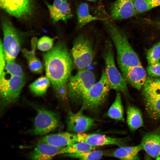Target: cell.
<instances>
[{
    "label": "cell",
    "mask_w": 160,
    "mask_h": 160,
    "mask_svg": "<svg viewBox=\"0 0 160 160\" xmlns=\"http://www.w3.org/2000/svg\"><path fill=\"white\" fill-rule=\"evenodd\" d=\"M43 59L46 76L57 96L62 100L66 99L73 65L71 57L67 48L64 43H59L45 53Z\"/></svg>",
    "instance_id": "1"
},
{
    "label": "cell",
    "mask_w": 160,
    "mask_h": 160,
    "mask_svg": "<svg viewBox=\"0 0 160 160\" xmlns=\"http://www.w3.org/2000/svg\"><path fill=\"white\" fill-rule=\"evenodd\" d=\"M127 122L129 129L134 131L142 127L143 122L140 111L137 107L128 106L127 110Z\"/></svg>",
    "instance_id": "19"
},
{
    "label": "cell",
    "mask_w": 160,
    "mask_h": 160,
    "mask_svg": "<svg viewBox=\"0 0 160 160\" xmlns=\"http://www.w3.org/2000/svg\"><path fill=\"white\" fill-rule=\"evenodd\" d=\"M107 115L113 119L121 121L124 120V110L119 92H117L114 101L108 109Z\"/></svg>",
    "instance_id": "23"
},
{
    "label": "cell",
    "mask_w": 160,
    "mask_h": 160,
    "mask_svg": "<svg viewBox=\"0 0 160 160\" xmlns=\"http://www.w3.org/2000/svg\"><path fill=\"white\" fill-rule=\"evenodd\" d=\"M143 149L150 156L157 158L160 152V135L149 133L143 137L141 143Z\"/></svg>",
    "instance_id": "18"
},
{
    "label": "cell",
    "mask_w": 160,
    "mask_h": 160,
    "mask_svg": "<svg viewBox=\"0 0 160 160\" xmlns=\"http://www.w3.org/2000/svg\"><path fill=\"white\" fill-rule=\"evenodd\" d=\"M111 89L105 71L99 80L95 82L84 95L81 110H94L104 102Z\"/></svg>",
    "instance_id": "4"
},
{
    "label": "cell",
    "mask_w": 160,
    "mask_h": 160,
    "mask_svg": "<svg viewBox=\"0 0 160 160\" xmlns=\"http://www.w3.org/2000/svg\"><path fill=\"white\" fill-rule=\"evenodd\" d=\"M158 79L160 81V79Z\"/></svg>",
    "instance_id": "39"
},
{
    "label": "cell",
    "mask_w": 160,
    "mask_h": 160,
    "mask_svg": "<svg viewBox=\"0 0 160 160\" xmlns=\"http://www.w3.org/2000/svg\"><path fill=\"white\" fill-rule=\"evenodd\" d=\"M78 142H84L95 146L108 145L122 146L125 141L123 139L110 137L99 134H77Z\"/></svg>",
    "instance_id": "12"
},
{
    "label": "cell",
    "mask_w": 160,
    "mask_h": 160,
    "mask_svg": "<svg viewBox=\"0 0 160 160\" xmlns=\"http://www.w3.org/2000/svg\"><path fill=\"white\" fill-rule=\"evenodd\" d=\"M158 4L159 6H160V0H155Z\"/></svg>",
    "instance_id": "35"
},
{
    "label": "cell",
    "mask_w": 160,
    "mask_h": 160,
    "mask_svg": "<svg viewBox=\"0 0 160 160\" xmlns=\"http://www.w3.org/2000/svg\"><path fill=\"white\" fill-rule=\"evenodd\" d=\"M47 6L54 23L60 20L66 21L73 16L70 5L66 0H55L52 4H47Z\"/></svg>",
    "instance_id": "14"
},
{
    "label": "cell",
    "mask_w": 160,
    "mask_h": 160,
    "mask_svg": "<svg viewBox=\"0 0 160 160\" xmlns=\"http://www.w3.org/2000/svg\"><path fill=\"white\" fill-rule=\"evenodd\" d=\"M147 60L149 65L159 62L160 60V40L154 44L147 53Z\"/></svg>",
    "instance_id": "30"
},
{
    "label": "cell",
    "mask_w": 160,
    "mask_h": 160,
    "mask_svg": "<svg viewBox=\"0 0 160 160\" xmlns=\"http://www.w3.org/2000/svg\"><path fill=\"white\" fill-rule=\"evenodd\" d=\"M103 21L116 48L117 63L121 73L131 67L141 65L138 55L130 44L126 35L113 23L106 19Z\"/></svg>",
    "instance_id": "2"
},
{
    "label": "cell",
    "mask_w": 160,
    "mask_h": 160,
    "mask_svg": "<svg viewBox=\"0 0 160 160\" xmlns=\"http://www.w3.org/2000/svg\"><path fill=\"white\" fill-rule=\"evenodd\" d=\"M92 44L87 38L80 36L75 39L71 49L73 62L79 70L87 68L94 57Z\"/></svg>",
    "instance_id": "7"
},
{
    "label": "cell",
    "mask_w": 160,
    "mask_h": 160,
    "mask_svg": "<svg viewBox=\"0 0 160 160\" xmlns=\"http://www.w3.org/2000/svg\"><path fill=\"white\" fill-rule=\"evenodd\" d=\"M158 27L160 29V22H159L158 24Z\"/></svg>",
    "instance_id": "37"
},
{
    "label": "cell",
    "mask_w": 160,
    "mask_h": 160,
    "mask_svg": "<svg viewBox=\"0 0 160 160\" xmlns=\"http://www.w3.org/2000/svg\"><path fill=\"white\" fill-rule=\"evenodd\" d=\"M40 142L64 147L78 142L77 134L69 132L50 134L43 137Z\"/></svg>",
    "instance_id": "17"
},
{
    "label": "cell",
    "mask_w": 160,
    "mask_h": 160,
    "mask_svg": "<svg viewBox=\"0 0 160 160\" xmlns=\"http://www.w3.org/2000/svg\"><path fill=\"white\" fill-rule=\"evenodd\" d=\"M87 0V1H89L93 2V1H95L97 0Z\"/></svg>",
    "instance_id": "38"
},
{
    "label": "cell",
    "mask_w": 160,
    "mask_h": 160,
    "mask_svg": "<svg viewBox=\"0 0 160 160\" xmlns=\"http://www.w3.org/2000/svg\"><path fill=\"white\" fill-rule=\"evenodd\" d=\"M95 83L93 72L85 68L71 76L68 84V95L74 102H82L85 93Z\"/></svg>",
    "instance_id": "5"
},
{
    "label": "cell",
    "mask_w": 160,
    "mask_h": 160,
    "mask_svg": "<svg viewBox=\"0 0 160 160\" xmlns=\"http://www.w3.org/2000/svg\"><path fill=\"white\" fill-rule=\"evenodd\" d=\"M134 5L137 14L145 12L159 7L155 0H134Z\"/></svg>",
    "instance_id": "28"
},
{
    "label": "cell",
    "mask_w": 160,
    "mask_h": 160,
    "mask_svg": "<svg viewBox=\"0 0 160 160\" xmlns=\"http://www.w3.org/2000/svg\"><path fill=\"white\" fill-rule=\"evenodd\" d=\"M59 124V118L56 113L44 108H39L37 109L32 132L36 135H43L55 129Z\"/></svg>",
    "instance_id": "9"
},
{
    "label": "cell",
    "mask_w": 160,
    "mask_h": 160,
    "mask_svg": "<svg viewBox=\"0 0 160 160\" xmlns=\"http://www.w3.org/2000/svg\"><path fill=\"white\" fill-rule=\"evenodd\" d=\"M64 147H58L40 142L30 155L31 159L36 160L52 159L56 155L62 154Z\"/></svg>",
    "instance_id": "15"
},
{
    "label": "cell",
    "mask_w": 160,
    "mask_h": 160,
    "mask_svg": "<svg viewBox=\"0 0 160 160\" xmlns=\"http://www.w3.org/2000/svg\"><path fill=\"white\" fill-rule=\"evenodd\" d=\"M143 95L145 109L148 114L153 119H160V97Z\"/></svg>",
    "instance_id": "21"
},
{
    "label": "cell",
    "mask_w": 160,
    "mask_h": 160,
    "mask_svg": "<svg viewBox=\"0 0 160 160\" xmlns=\"http://www.w3.org/2000/svg\"><path fill=\"white\" fill-rule=\"evenodd\" d=\"M4 71L0 74L1 106L2 109L18 99L25 83L24 77L10 76L6 78Z\"/></svg>",
    "instance_id": "6"
},
{
    "label": "cell",
    "mask_w": 160,
    "mask_h": 160,
    "mask_svg": "<svg viewBox=\"0 0 160 160\" xmlns=\"http://www.w3.org/2000/svg\"><path fill=\"white\" fill-rule=\"evenodd\" d=\"M104 153L100 150H92L76 154L63 155L65 156L77 158L81 160H96L100 159Z\"/></svg>",
    "instance_id": "29"
},
{
    "label": "cell",
    "mask_w": 160,
    "mask_h": 160,
    "mask_svg": "<svg viewBox=\"0 0 160 160\" xmlns=\"http://www.w3.org/2000/svg\"><path fill=\"white\" fill-rule=\"evenodd\" d=\"M80 110L74 113L69 111L66 119L67 130L75 134L84 133L88 131L93 126L94 120L92 118L86 116Z\"/></svg>",
    "instance_id": "10"
},
{
    "label": "cell",
    "mask_w": 160,
    "mask_h": 160,
    "mask_svg": "<svg viewBox=\"0 0 160 160\" xmlns=\"http://www.w3.org/2000/svg\"><path fill=\"white\" fill-rule=\"evenodd\" d=\"M112 46L110 41H106L103 54L105 65V72L111 89L121 92L129 96L127 82L115 64Z\"/></svg>",
    "instance_id": "3"
},
{
    "label": "cell",
    "mask_w": 160,
    "mask_h": 160,
    "mask_svg": "<svg viewBox=\"0 0 160 160\" xmlns=\"http://www.w3.org/2000/svg\"><path fill=\"white\" fill-rule=\"evenodd\" d=\"M50 83L46 76H42L32 83L29 88L31 91L36 95L42 96L46 93Z\"/></svg>",
    "instance_id": "26"
},
{
    "label": "cell",
    "mask_w": 160,
    "mask_h": 160,
    "mask_svg": "<svg viewBox=\"0 0 160 160\" xmlns=\"http://www.w3.org/2000/svg\"><path fill=\"white\" fill-rule=\"evenodd\" d=\"M97 147L86 142H78L63 147L62 154H76L95 150Z\"/></svg>",
    "instance_id": "24"
},
{
    "label": "cell",
    "mask_w": 160,
    "mask_h": 160,
    "mask_svg": "<svg viewBox=\"0 0 160 160\" xmlns=\"http://www.w3.org/2000/svg\"><path fill=\"white\" fill-rule=\"evenodd\" d=\"M147 71L150 77H160V62L149 65L147 67Z\"/></svg>",
    "instance_id": "33"
},
{
    "label": "cell",
    "mask_w": 160,
    "mask_h": 160,
    "mask_svg": "<svg viewBox=\"0 0 160 160\" xmlns=\"http://www.w3.org/2000/svg\"><path fill=\"white\" fill-rule=\"evenodd\" d=\"M142 149L141 144L133 146H121L114 151L110 155L122 160L137 159L138 154Z\"/></svg>",
    "instance_id": "20"
},
{
    "label": "cell",
    "mask_w": 160,
    "mask_h": 160,
    "mask_svg": "<svg viewBox=\"0 0 160 160\" xmlns=\"http://www.w3.org/2000/svg\"><path fill=\"white\" fill-rule=\"evenodd\" d=\"M1 7L9 15L17 18H23L33 10L31 0H0Z\"/></svg>",
    "instance_id": "11"
},
{
    "label": "cell",
    "mask_w": 160,
    "mask_h": 160,
    "mask_svg": "<svg viewBox=\"0 0 160 160\" xmlns=\"http://www.w3.org/2000/svg\"><path fill=\"white\" fill-rule=\"evenodd\" d=\"M156 159L157 160H160V152L157 156V157L156 158Z\"/></svg>",
    "instance_id": "36"
},
{
    "label": "cell",
    "mask_w": 160,
    "mask_h": 160,
    "mask_svg": "<svg viewBox=\"0 0 160 160\" xmlns=\"http://www.w3.org/2000/svg\"><path fill=\"white\" fill-rule=\"evenodd\" d=\"M122 74L126 82L138 90L143 86L147 79L146 72L142 65L131 67Z\"/></svg>",
    "instance_id": "16"
},
{
    "label": "cell",
    "mask_w": 160,
    "mask_h": 160,
    "mask_svg": "<svg viewBox=\"0 0 160 160\" xmlns=\"http://www.w3.org/2000/svg\"><path fill=\"white\" fill-rule=\"evenodd\" d=\"M22 52L26 58L30 70L35 73H40L43 70V66L41 61L36 56L34 50L28 51L25 49L22 50Z\"/></svg>",
    "instance_id": "25"
},
{
    "label": "cell",
    "mask_w": 160,
    "mask_h": 160,
    "mask_svg": "<svg viewBox=\"0 0 160 160\" xmlns=\"http://www.w3.org/2000/svg\"><path fill=\"white\" fill-rule=\"evenodd\" d=\"M3 48L6 62L15 61L19 52L20 41L17 31L7 19L2 21Z\"/></svg>",
    "instance_id": "8"
},
{
    "label": "cell",
    "mask_w": 160,
    "mask_h": 160,
    "mask_svg": "<svg viewBox=\"0 0 160 160\" xmlns=\"http://www.w3.org/2000/svg\"><path fill=\"white\" fill-rule=\"evenodd\" d=\"M142 94L160 97V81L158 79L151 77L147 79L143 86Z\"/></svg>",
    "instance_id": "27"
},
{
    "label": "cell",
    "mask_w": 160,
    "mask_h": 160,
    "mask_svg": "<svg viewBox=\"0 0 160 160\" xmlns=\"http://www.w3.org/2000/svg\"><path fill=\"white\" fill-rule=\"evenodd\" d=\"M76 14L78 25L81 28L92 22L104 21L105 19L91 15L88 4L85 2L81 3L79 5L77 9Z\"/></svg>",
    "instance_id": "22"
},
{
    "label": "cell",
    "mask_w": 160,
    "mask_h": 160,
    "mask_svg": "<svg viewBox=\"0 0 160 160\" xmlns=\"http://www.w3.org/2000/svg\"><path fill=\"white\" fill-rule=\"evenodd\" d=\"M53 39L47 36H43L38 41V49L43 51H48L52 48Z\"/></svg>",
    "instance_id": "32"
},
{
    "label": "cell",
    "mask_w": 160,
    "mask_h": 160,
    "mask_svg": "<svg viewBox=\"0 0 160 160\" xmlns=\"http://www.w3.org/2000/svg\"><path fill=\"white\" fill-rule=\"evenodd\" d=\"M110 10L111 17L114 20L128 19L137 15L134 0H115Z\"/></svg>",
    "instance_id": "13"
},
{
    "label": "cell",
    "mask_w": 160,
    "mask_h": 160,
    "mask_svg": "<svg viewBox=\"0 0 160 160\" xmlns=\"http://www.w3.org/2000/svg\"><path fill=\"white\" fill-rule=\"evenodd\" d=\"M6 62L5 70L10 76L24 77L23 72L20 65L15 61Z\"/></svg>",
    "instance_id": "31"
},
{
    "label": "cell",
    "mask_w": 160,
    "mask_h": 160,
    "mask_svg": "<svg viewBox=\"0 0 160 160\" xmlns=\"http://www.w3.org/2000/svg\"><path fill=\"white\" fill-rule=\"evenodd\" d=\"M6 60L3 48L2 42L1 40L0 43V74L5 70Z\"/></svg>",
    "instance_id": "34"
}]
</instances>
